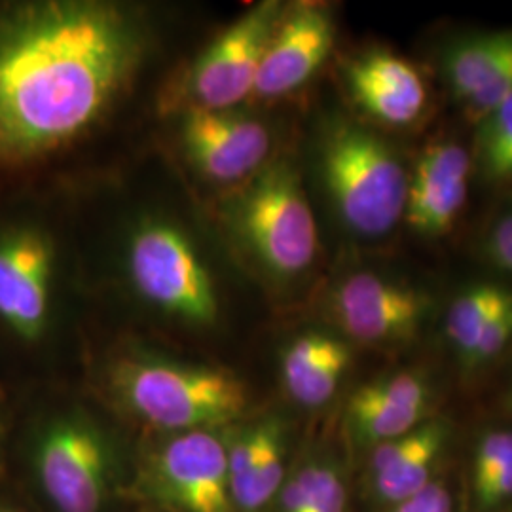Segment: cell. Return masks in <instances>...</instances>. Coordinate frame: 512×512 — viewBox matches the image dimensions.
I'll use <instances>...</instances> for the list:
<instances>
[{
    "instance_id": "obj_27",
    "label": "cell",
    "mask_w": 512,
    "mask_h": 512,
    "mask_svg": "<svg viewBox=\"0 0 512 512\" xmlns=\"http://www.w3.org/2000/svg\"><path fill=\"white\" fill-rule=\"evenodd\" d=\"M393 512H452V497L442 484L431 482L418 494L397 503Z\"/></svg>"
},
{
    "instance_id": "obj_8",
    "label": "cell",
    "mask_w": 512,
    "mask_h": 512,
    "mask_svg": "<svg viewBox=\"0 0 512 512\" xmlns=\"http://www.w3.org/2000/svg\"><path fill=\"white\" fill-rule=\"evenodd\" d=\"M283 12L275 0L256 4L196 59L184 82L190 107L232 110L255 93L260 63Z\"/></svg>"
},
{
    "instance_id": "obj_10",
    "label": "cell",
    "mask_w": 512,
    "mask_h": 512,
    "mask_svg": "<svg viewBox=\"0 0 512 512\" xmlns=\"http://www.w3.org/2000/svg\"><path fill=\"white\" fill-rule=\"evenodd\" d=\"M334 313L351 338L365 344H399L414 338L429 313V296L372 272L344 279L332 296Z\"/></svg>"
},
{
    "instance_id": "obj_3",
    "label": "cell",
    "mask_w": 512,
    "mask_h": 512,
    "mask_svg": "<svg viewBox=\"0 0 512 512\" xmlns=\"http://www.w3.org/2000/svg\"><path fill=\"white\" fill-rule=\"evenodd\" d=\"M319 165L332 205L353 234L380 238L404 219L410 175L376 133L336 122L323 135Z\"/></svg>"
},
{
    "instance_id": "obj_11",
    "label": "cell",
    "mask_w": 512,
    "mask_h": 512,
    "mask_svg": "<svg viewBox=\"0 0 512 512\" xmlns=\"http://www.w3.org/2000/svg\"><path fill=\"white\" fill-rule=\"evenodd\" d=\"M188 160L203 177L236 183L255 175L272 148L268 128L234 110L190 107L181 126Z\"/></svg>"
},
{
    "instance_id": "obj_2",
    "label": "cell",
    "mask_w": 512,
    "mask_h": 512,
    "mask_svg": "<svg viewBox=\"0 0 512 512\" xmlns=\"http://www.w3.org/2000/svg\"><path fill=\"white\" fill-rule=\"evenodd\" d=\"M110 387L133 416L171 435L220 429L247 408V387L234 372L162 357L118 361Z\"/></svg>"
},
{
    "instance_id": "obj_25",
    "label": "cell",
    "mask_w": 512,
    "mask_h": 512,
    "mask_svg": "<svg viewBox=\"0 0 512 512\" xmlns=\"http://www.w3.org/2000/svg\"><path fill=\"white\" fill-rule=\"evenodd\" d=\"M512 465V431H492L476 446L473 486H480Z\"/></svg>"
},
{
    "instance_id": "obj_6",
    "label": "cell",
    "mask_w": 512,
    "mask_h": 512,
    "mask_svg": "<svg viewBox=\"0 0 512 512\" xmlns=\"http://www.w3.org/2000/svg\"><path fill=\"white\" fill-rule=\"evenodd\" d=\"M109 439L93 421L67 414L38 435L33 467L38 486L57 512H103L116 482Z\"/></svg>"
},
{
    "instance_id": "obj_31",
    "label": "cell",
    "mask_w": 512,
    "mask_h": 512,
    "mask_svg": "<svg viewBox=\"0 0 512 512\" xmlns=\"http://www.w3.org/2000/svg\"><path fill=\"white\" fill-rule=\"evenodd\" d=\"M0 512H12V511H0Z\"/></svg>"
},
{
    "instance_id": "obj_9",
    "label": "cell",
    "mask_w": 512,
    "mask_h": 512,
    "mask_svg": "<svg viewBox=\"0 0 512 512\" xmlns=\"http://www.w3.org/2000/svg\"><path fill=\"white\" fill-rule=\"evenodd\" d=\"M55 247L37 226L0 234V321L21 340L37 342L48 327Z\"/></svg>"
},
{
    "instance_id": "obj_7",
    "label": "cell",
    "mask_w": 512,
    "mask_h": 512,
    "mask_svg": "<svg viewBox=\"0 0 512 512\" xmlns=\"http://www.w3.org/2000/svg\"><path fill=\"white\" fill-rule=\"evenodd\" d=\"M145 486L150 497L173 511H234L228 440L217 429L171 435L148 456Z\"/></svg>"
},
{
    "instance_id": "obj_18",
    "label": "cell",
    "mask_w": 512,
    "mask_h": 512,
    "mask_svg": "<svg viewBox=\"0 0 512 512\" xmlns=\"http://www.w3.org/2000/svg\"><path fill=\"white\" fill-rule=\"evenodd\" d=\"M512 33L463 38L444 55V74L454 97L467 105L505 54Z\"/></svg>"
},
{
    "instance_id": "obj_17",
    "label": "cell",
    "mask_w": 512,
    "mask_h": 512,
    "mask_svg": "<svg viewBox=\"0 0 512 512\" xmlns=\"http://www.w3.org/2000/svg\"><path fill=\"white\" fill-rule=\"evenodd\" d=\"M512 304V291L495 283H478L452 302L446 313V336L467 368L484 329L499 311Z\"/></svg>"
},
{
    "instance_id": "obj_26",
    "label": "cell",
    "mask_w": 512,
    "mask_h": 512,
    "mask_svg": "<svg viewBox=\"0 0 512 512\" xmlns=\"http://www.w3.org/2000/svg\"><path fill=\"white\" fill-rule=\"evenodd\" d=\"M512 340V304H509L503 311H499L492 319V323L484 329L480 342L476 346L475 353L469 361L467 368L486 365L497 357L503 349L509 346Z\"/></svg>"
},
{
    "instance_id": "obj_16",
    "label": "cell",
    "mask_w": 512,
    "mask_h": 512,
    "mask_svg": "<svg viewBox=\"0 0 512 512\" xmlns=\"http://www.w3.org/2000/svg\"><path fill=\"white\" fill-rule=\"evenodd\" d=\"M351 363L348 344L340 338L310 330L296 336L283 351L281 378L294 403L319 408L336 395Z\"/></svg>"
},
{
    "instance_id": "obj_21",
    "label": "cell",
    "mask_w": 512,
    "mask_h": 512,
    "mask_svg": "<svg viewBox=\"0 0 512 512\" xmlns=\"http://www.w3.org/2000/svg\"><path fill=\"white\" fill-rule=\"evenodd\" d=\"M469 196V183L452 184L435 192L408 194L404 220L420 236L439 238L458 220Z\"/></svg>"
},
{
    "instance_id": "obj_12",
    "label": "cell",
    "mask_w": 512,
    "mask_h": 512,
    "mask_svg": "<svg viewBox=\"0 0 512 512\" xmlns=\"http://www.w3.org/2000/svg\"><path fill=\"white\" fill-rule=\"evenodd\" d=\"M334 40L336 23L327 6L296 4L285 10L260 63L256 95L279 97L304 86L327 61Z\"/></svg>"
},
{
    "instance_id": "obj_28",
    "label": "cell",
    "mask_w": 512,
    "mask_h": 512,
    "mask_svg": "<svg viewBox=\"0 0 512 512\" xmlns=\"http://www.w3.org/2000/svg\"><path fill=\"white\" fill-rule=\"evenodd\" d=\"M486 251L499 268L512 274V213L505 215L492 228Z\"/></svg>"
},
{
    "instance_id": "obj_5",
    "label": "cell",
    "mask_w": 512,
    "mask_h": 512,
    "mask_svg": "<svg viewBox=\"0 0 512 512\" xmlns=\"http://www.w3.org/2000/svg\"><path fill=\"white\" fill-rule=\"evenodd\" d=\"M129 277L152 306L190 325H213L219 298L192 241L175 224L141 222L128 249Z\"/></svg>"
},
{
    "instance_id": "obj_4",
    "label": "cell",
    "mask_w": 512,
    "mask_h": 512,
    "mask_svg": "<svg viewBox=\"0 0 512 512\" xmlns=\"http://www.w3.org/2000/svg\"><path fill=\"white\" fill-rule=\"evenodd\" d=\"M234 222L258 262L277 277L306 272L319 251L308 196L289 162H275L258 171L234 203Z\"/></svg>"
},
{
    "instance_id": "obj_14",
    "label": "cell",
    "mask_w": 512,
    "mask_h": 512,
    "mask_svg": "<svg viewBox=\"0 0 512 512\" xmlns=\"http://www.w3.org/2000/svg\"><path fill=\"white\" fill-rule=\"evenodd\" d=\"M431 397L427 380L416 372H399L359 387L348 404L349 427L366 444L399 439L420 427Z\"/></svg>"
},
{
    "instance_id": "obj_13",
    "label": "cell",
    "mask_w": 512,
    "mask_h": 512,
    "mask_svg": "<svg viewBox=\"0 0 512 512\" xmlns=\"http://www.w3.org/2000/svg\"><path fill=\"white\" fill-rule=\"evenodd\" d=\"M353 101L380 124L404 128L427 107V88L418 69L389 50H370L346 69Z\"/></svg>"
},
{
    "instance_id": "obj_22",
    "label": "cell",
    "mask_w": 512,
    "mask_h": 512,
    "mask_svg": "<svg viewBox=\"0 0 512 512\" xmlns=\"http://www.w3.org/2000/svg\"><path fill=\"white\" fill-rule=\"evenodd\" d=\"M471 164L469 152L458 143H435L421 152L414 165L408 181V194L435 192L452 184L469 183Z\"/></svg>"
},
{
    "instance_id": "obj_1",
    "label": "cell",
    "mask_w": 512,
    "mask_h": 512,
    "mask_svg": "<svg viewBox=\"0 0 512 512\" xmlns=\"http://www.w3.org/2000/svg\"><path fill=\"white\" fill-rule=\"evenodd\" d=\"M128 6L35 0L0 8V164L35 162L99 124L147 54Z\"/></svg>"
},
{
    "instance_id": "obj_29",
    "label": "cell",
    "mask_w": 512,
    "mask_h": 512,
    "mask_svg": "<svg viewBox=\"0 0 512 512\" xmlns=\"http://www.w3.org/2000/svg\"><path fill=\"white\" fill-rule=\"evenodd\" d=\"M476 503L480 509H492L512 497V465L475 488Z\"/></svg>"
},
{
    "instance_id": "obj_19",
    "label": "cell",
    "mask_w": 512,
    "mask_h": 512,
    "mask_svg": "<svg viewBox=\"0 0 512 512\" xmlns=\"http://www.w3.org/2000/svg\"><path fill=\"white\" fill-rule=\"evenodd\" d=\"M258 423H260V446H258L255 469L234 511H262L277 499L287 480L285 476L287 431L283 421L279 418H264Z\"/></svg>"
},
{
    "instance_id": "obj_20",
    "label": "cell",
    "mask_w": 512,
    "mask_h": 512,
    "mask_svg": "<svg viewBox=\"0 0 512 512\" xmlns=\"http://www.w3.org/2000/svg\"><path fill=\"white\" fill-rule=\"evenodd\" d=\"M277 501V512H346L348 490L336 467L308 463L285 480Z\"/></svg>"
},
{
    "instance_id": "obj_24",
    "label": "cell",
    "mask_w": 512,
    "mask_h": 512,
    "mask_svg": "<svg viewBox=\"0 0 512 512\" xmlns=\"http://www.w3.org/2000/svg\"><path fill=\"white\" fill-rule=\"evenodd\" d=\"M512 93V38L497 61L492 73L484 80L480 90L475 93V97L465 105L467 116L475 122H482L488 114H492L509 95Z\"/></svg>"
},
{
    "instance_id": "obj_23",
    "label": "cell",
    "mask_w": 512,
    "mask_h": 512,
    "mask_svg": "<svg viewBox=\"0 0 512 512\" xmlns=\"http://www.w3.org/2000/svg\"><path fill=\"white\" fill-rule=\"evenodd\" d=\"M476 160L494 183H512V93L476 133Z\"/></svg>"
},
{
    "instance_id": "obj_30",
    "label": "cell",
    "mask_w": 512,
    "mask_h": 512,
    "mask_svg": "<svg viewBox=\"0 0 512 512\" xmlns=\"http://www.w3.org/2000/svg\"><path fill=\"white\" fill-rule=\"evenodd\" d=\"M511 404H512V391H511Z\"/></svg>"
},
{
    "instance_id": "obj_15",
    "label": "cell",
    "mask_w": 512,
    "mask_h": 512,
    "mask_svg": "<svg viewBox=\"0 0 512 512\" xmlns=\"http://www.w3.org/2000/svg\"><path fill=\"white\" fill-rule=\"evenodd\" d=\"M446 435L444 421H423L408 435L374 446L368 471L378 497L397 505L429 486Z\"/></svg>"
}]
</instances>
